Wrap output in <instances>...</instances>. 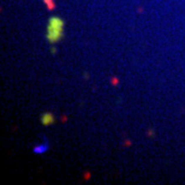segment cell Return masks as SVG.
<instances>
[{
	"mask_svg": "<svg viewBox=\"0 0 185 185\" xmlns=\"http://www.w3.org/2000/svg\"><path fill=\"white\" fill-rule=\"evenodd\" d=\"M41 123L45 125V126H48V125H52L54 123V115H53L51 112H46L41 115Z\"/></svg>",
	"mask_w": 185,
	"mask_h": 185,
	"instance_id": "obj_2",
	"label": "cell"
},
{
	"mask_svg": "<svg viewBox=\"0 0 185 185\" xmlns=\"http://www.w3.org/2000/svg\"><path fill=\"white\" fill-rule=\"evenodd\" d=\"M43 3L47 5L48 10H53V9H54V1H53V0H43Z\"/></svg>",
	"mask_w": 185,
	"mask_h": 185,
	"instance_id": "obj_4",
	"label": "cell"
},
{
	"mask_svg": "<svg viewBox=\"0 0 185 185\" xmlns=\"http://www.w3.org/2000/svg\"><path fill=\"white\" fill-rule=\"evenodd\" d=\"M64 36V21L58 17H51L47 24V33H46V38L51 43H56L60 41L61 37Z\"/></svg>",
	"mask_w": 185,
	"mask_h": 185,
	"instance_id": "obj_1",
	"label": "cell"
},
{
	"mask_svg": "<svg viewBox=\"0 0 185 185\" xmlns=\"http://www.w3.org/2000/svg\"><path fill=\"white\" fill-rule=\"evenodd\" d=\"M48 149V145L47 144H41V145H37V147L34 148V153L35 154H42Z\"/></svg>",
	"mask_w": 185,
	"mask_h": 185,
	"instance_id": "obj_3",
	"label": "cell"
}]
</instances>
